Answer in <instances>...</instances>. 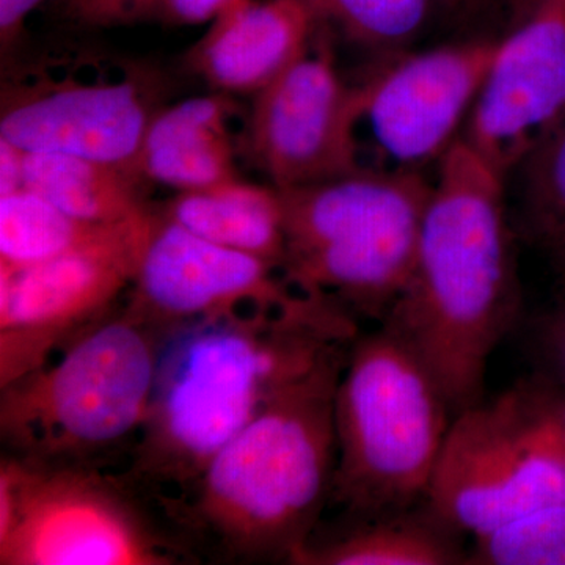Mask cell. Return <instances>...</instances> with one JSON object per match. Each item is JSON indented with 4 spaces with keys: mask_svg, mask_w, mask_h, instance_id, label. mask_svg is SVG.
Returning <instances> with one entry per match:
<instances>
[{
    "mask_svg": "<svg viewBox=\"0 0 565 565\" xmlns=\"http://www.w3.org/2000/svg\"><path fill=\"white\" fill-rule=\"evenodd\" d=\"M504 178L462 137L445 152L414 270L381 323L422 360L455 416L484 403L490 356L522 315Z\"/></svg>",
    "mask_w": 565,
    "mask_h": 565,
    "instance_id": "7a4b0ae2",
    "label": "cell"
},
{
    "mask_svg": "<svg viewBox=\"0 0 565 565\" xmlns=\"http://www.w3.org/2000/svg\"><path fill=\"white\" fill-rule=\"evenodd\" d=\"M141 221L122 225L79 221L39 193L18 189L0 195V270L17 273L66 253L92 247Z\"/></svg>",
    "mask_w": 565,
    "mask_h": 565,
    "instance_id": "ffe728a7",
    "label": "cell"
},
{
    "mask_svg": "<svg viewBox=\"0 0 565 565\" xmlns=\"http://www.w3.org/2000/svg\"><path fill=\"white\" fill-rule=\"evenodd\" d=\"M565 122V0H523L462 139L508 174Z\"/></svg>",
    "mask_w": 565,
    "mask_h": 565,
    "instance_id": "7c38bea8",
    "label": "cell"
},
{
    "mask_svg": "<svg viewBox=\"0 0 565 565\" xmlns=\"http://www.w3.org/2000/svg\"><path fill=\"white\" fill-rule=\"evenodd\" d=\"M318 21L305 0H250L212 21L185 66L221 93H253L310 46Z\"/></svg>",
    "mask_w": 565,
    "mask_h": 565,
    "instance_id": "9a60e30c",
    "label": "cell"
},
{
    "mask_svg": "<svg viewBox=\"0 0 565 565\" xmlns=\"http://www.w3.org/2000/svg\"><path fill=\"white\" fill-rule=\"evenodd\" d=\"M475 539L468 564L565 565V503L534 509Z\"/></svg>",
    "mask_w": 565,
    "mask_h": 565,
    "instance_id": "7402d4cb",
    "label": "cell"
},
{
    "mask_svg": "<svg viewBox=\"0 0 565 565\" xmlns=\"http://www.w3.org/2000/svg\"><path fill=\"white\" fill-rule=\"evenodd\" d=\"M131 170L79 156L22 151V188L79 221L122 225L152 211Z\"/></svg>",
    "mask_w": 565,
    "mask_h": 565,
    "instance_id": "d6986e66",
    "label": "cell"
},
{
    "mask_svg": "<svg viewBox=\"0 0 565 565\" xmlns=\"http://www.w3.org/2000/svg\"><path fill=\"white\" fill-rule=\"evenodd\" d=\"M359 334L343 308L299 289L285 303L173 330L162 344L139 444L120 475L161 508L288 386Z\"/></svg>",
    "mask_w": 565,
    "mask_h": 565,
    "instance_id": "6da1fadb",
    "label": "cell"
},
{
    "mask_svg": "<svg viewBox=\"0 0 565 565\" xmlns=\"http://www.w3.org/2000/svg\"><path fill=\"white\" fill-rule=\"evenodd\" d=\"M561 463H563V467L565 468V457L563 460H561Z\"/></svg>",
    "mask_w": 565,
    "mask_h": 565,
    "instance_id": "1f68e13d",
    "label": "cell"
},
{
    "mask_svg": "<svg viewBox=\"0 0 565 565\" xmlns=\"http://www.w3.org/2000/svg\"><path fill=\"white\" fill-rule=\"evenodd\" d=\"M199 564L120 473L0 459V565Z\"/></svg>",
    "mask_w": 565,
    "mask_h": 565,
    "instance_id": "ba28073f",
    "label": "cell"
},
{
    "mask_svg": "<svg viewBox=\"0 0 565 565\" xmlns=\"http://www.w3.org/2000/svg\"><path fill=\"white\" fill-rule=\"evenodd\" d=\"M232 104L228 93L218 92L162 107L145 132L134 172L178 192L236 178Z\"/></svg>",
    "mask_w": 565,
    "mask_h": 565,
    "instance_id": "2e32d148",
    "label": "cell"
},
{
    "mask_svg": "<svg viewBox=\"0 0 565 565\" xmlns=\"http://www.w3.org/2000/svg\"><path fill=\"white\" fill-rule=\"evenodd\" d=\"M151 214L104 243L17 273L0 270V388L50 363L120 310Z\"/></svg>",
    "mask_w": 565,
    "mask_h": 565,
    "instance_id": "9c48e42d",
    "label": "cell"
},
{
    "mask_svg": "<svg viewBox=\"0 0 565 565\" xmlns=\"http://www.w3.org/2000/svg\"><path fill=\"white\" fill-rule=\"evenodd\" d=\"M430 191L419 172L399 169L278 191L286 281L355 321L384 322L414 270Z\"/></svg>",
    "mask_w": 565,
    "mask_h": 565,
    "instance_id": "8992f818",
    "label": "cell"
},
{
    "mask_svg": "<svg viewBox=\"0 0 565 565\" xmlns=\"http://www.w3.org/2000/svg\"><path fill=\"white\" fill-rule=\"evenodd\" d=\"M424 503L476 537L534 509L565 503V468L537 451L497 399L484 401L452 419Z\"/></svg>",
    "mask_w": 565,
    "mask_h": 565,
    "instance_id": "8fae6325",
    "label": "cell"
},
{
    "mask_svg": "<svg viewBox=\"0 0 565 565\" xmlns=\"http://www.w3.org/2000/svg\"><path fill=\"white\" fill-rule=\"evenodd\" d=\"M65 33L63 43L25 46L2 65L0 140L134 172L145 132L162 109V76Z\"/></svg>",
    "mask_w": 565,
    "mask_h": 565,
    "instance_id": "52a82bcc",
    "label": "cell"
},
{
    "mask_svg": "<svg viewBox=\"0 0 565 565\" xmlns=\"http://www.w3.org/2000/svg\"><path fill=\"white\" fill-rule=\"evenodd\" d=\"M533 333L537 373L565 385V285L552 307L535 322Z\"/></svg>",
    "mask_w": 565,
    "mask_h": 565,
    "instance_id": "484cf974",
    "label": "cell"
},
{
    "mask_svg": "<svg viewBox=\"0 0 565 565\" xmlns=\"http://www.w3.org/2000/svg\"><path fill=\"white\" fill-rule=\"evenodd\" d=\"M522 166L523 230L541 245L565 222V122Z\"/></svg>",
    "mask_w": 565,
    "mask_h": 565,
    "instance_id": "603a6c76",
    "label": "cell"
},
{
    "mask_svg": "<svg viewBox=\"0 0 565 565\" xmlns=\"http://www.w3.org/2000/svg\"><path fill=\"white\" fill-rule=\"evenodd\" d=\"M47 0H0V57L2 65L24 50L28 20Z\"/></svg>",
    "mask_w": 565,
    "mask_h": 565,
    "instance_id": "83f0119b",
    "label": "cell"
},
{
    "mask_svg": "<svg viewBox=\"0 0 565 565\" xmlns=\"http://www.w3.org/2000/svg\"><path fill=\"white\" fill-rule=\"evenodd\" d=\"M159 212L189 232L223 247L233 248L282 266L285 230L277 189L232 178L178 192Z\"/></svg>",
    "mask_w": 565,
    "mask_h": 565,
    "instance_id": "ac0fdd59",
    "label": "cell"
},
{
    "mask_svg": "<svg viewBox=\"0 0 565 565\" xmlns=\"http://www.w3.org/2000/svg\"><path fill=\"white\" fill-rule=\"evenodd\" d=\"M455 415L416 353L384 326L352 343L337 396V523L423 504Z\"/></svg>",
    "mask_w": 565,
    "mask_h": 565,
    "instance_id": "5b68a950",
    "label": "cell"
},
{
    "mask_svg": "<svg viewBox=\"0 0 565 565\" xmlns=\"http://www.w3.org/2000/svg\"><path fill=\"white\" fill-rule=\"evenodd\" d=\"M294 292L275 264L211 243L152 210L122 310L169 337L200 319L285 303Z\"/></svg>",
    "mask_w": 565,
    "mask_h": 565,
    "instance_id": "4fadbf2b",
    "label": "cell"
},
{
    "mask_svg": "<svg viewBox=\"0 0 565 565\" xmlns=\"http://www.w3.org/2000/svg\"><path fill=\"white\" fill-rule=\"evenodd\" d=\"M459 531L427 504L397 514L316 527L292 565L468 564Z\"/></svg>",
    "mask_w": 565,
    "mask_h": 565,
    "instance_id": "e0dca14e",
    "label": "cell"
},
{
    "mask_svg": "<svg viewBox=\"0 0 565 565\" xmlns=\"http://www.w3.org/2000/svg\"><path fill=\"white\" fill-rule=\"evenodd\" d=\"M497 401L537 451L561 463L565 457V385L535 371Z\"/></svg>",
    "mask_w": 565,
    "mask_h": 565,
    "instance_id": "cb8c5ba5",
    "label": "cell"
},
{
    "mask_svg": "<svg viewBox=\"0 0 565 565\" xmlns=\"http://www.w3.org/2000/svg\"><path fill=\"white\" fill-rule=\"evenodd\" d=\"M504 0H437L438 7L452 11L459 17H479L489 13L503 3Z\"/></svg>",
    "mask_w": 565,
    "mask_h": 565,
    "instance_id": "f546056e",
    "label": "cell"
},
{
    "mask_svg": "<svg viewBox=\"0 0 565 565\" xmlns=\"http://www.w3.org/2000/svg\"><path fill=\"white\" fill-rule=\"evenodd\" d=\"M161 0H47L43 11L63 32L92 33L151 22Z\"/></svg>",
    "mask_w": 565,
    "mask_h": 565,
    "instance_id": "d4e9b609",
    "label": "cell"
},
{
    "mask_svg": "<svg viewBox=\"0 0 565 565\" xmlns=\"http://www.w3.org/2000/svg\"><path fill=\"white\" fill-rule=\"evenodd\" d=\"M316 21L367 50L401 51L422 35L437 0H305Z\"/></svg>",
    "mask_w": 565,
    "mask_h": 565,
    "instance_id": "44dd1931",
    "label": "cell"
},
{
    "mask_svg": "<svg viewBox=\"0 0 565 565\" xmlns=\"http://www.w3.org/2000/svg\"><path fill=\"white\" fill-rule=\"evenodd\" d=\"M167 334L122 310L0 388L2 456L121 473L139 444Z\"/></svg>",
    "mask_w": 565,
    "mask_h": 565,
    "instance_id": "277c9868",
    "label": "cell"
},
{
    "mask_svg": "<svg viewBox=\"0 0 565 565\" xmlns=\"http://www.w3.org/2000/svg\"><path fill=\"white\" fill-rule=\"evenodd\" d=\"M329 39V29L319 25L308 50L255 95L248 152L278 191L362 169V85L345 84Z\"/></svg>",
    "mask_w": 565,
    "mask_h": 565,
    "instance_id": "30bf717a",
    "label": "cell"
},
{
    "mask_svg": "<svg viewBox=\"0 0 565 565\" xmlns=\"http://www.w3.org/2000/svg\"><path fill=\"white\" fill-rule=\"evenodd\" d=\"M352 343L297 379L158 509L196 563L291 564L310 541L332 492L334 396Z\"/></svg>",
    "mask_w": 565,
    "mask_h": 565,
    "instance_id": "3957f363",
    "label": "cell"
},
{
    "mask_svg": "<svg viewBox=\"0 0 565 565\" xmlns=\"http://www.w3.org/2000/svg\"><path fill=\"white\" fill-rule=\"evenodd\" d=\"M548 253L553 264L565 278V222L563 225L557 226L555 232L550 234L548 237L541 244Z\"/></svg>",
    "mask_w": 565,
    "mask_h": 565,
    "instance_id": "4dcf8cb0",
    "label": "cell"
},
{
    "mask_svg": "<svg viewBox=\"0 0 565 565\" xmlns=\"http://www.w3.org/2000/svg\"><path fill=\"white\" fill-rule=\"evenodd\" d=\"M245 2L250 0H161L152 13L151 22L169 28L206 24Z\"/></svg>",
    "mask_w": 565,
    "mask_h": 565,
    "instance_id": "4316f807",
    "label": "cell"
},
{
    "mask_svg": "<svg viewBox=\"0 0 565 565\" xmlns=\"http://www.w3.org/2000/svg\"><path fill=\"white\" fill-rule=\"evenodd\" d=\"M22 189V151L0 140V195Z\"/></svg>",
    "mask_w": 565,
    "mask_h": 565,
    "instance_id": "f1b7e54d",
    "label": "cell"
},
{
    "mask_svg": "<svg viewBox=\"0 0 565 565\" xmlns=\"http://www.w3.org/2000/svg\"><path fill=\"white\" fill-rule=\"evenodd\" d=\"M498 40L473 39L386 63L362 84L375 147L399 170L440 161L459 139L497 54Z\"/></svg>",
    "mask_w": 565,
    "mask_h": 565,
    "instance_id": "5bb4252c",
    "label": "cell"
}]
</instances>
